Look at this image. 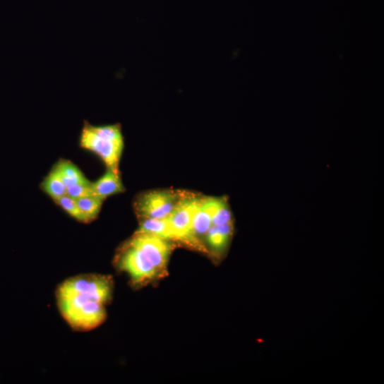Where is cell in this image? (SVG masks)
<instances>
[{"mask_svg":"<svg viewBox=\"0 0 384 384\" xmlns=\"http://www.w3.org/2000/svg\"><path fill=\"white\" fill-rule=\"evenodd\" d=\"M113 293L112 279L107 275L85 274L65 280L56 298L60 312L75 330H90L107 318L106 306Z\"/></svg>","mask_w":384,"mask_h":384,"instance_id":"6da1fadb","label":"cell"},{"mask_svg":"<svg viewBox=\"0 0 384 384\" xmlns=\"http://www.w3.org/2000/svg\"><path fill=\"white\" fill-rule=\"evenodd\" d=\"M42 188L55 202L66 196L67 188L55 168L44 179Z\"/></svg>","mask_w":384,"mask_h":384,"instance_id":"4fadbf2b","label":"cell"},{"mask_svg":"<svg viewBox=\"0 0 384 384\" xmlns=\"http://www.w3.org/2000/svg\"><path fill=\"white\" fill-rule=\"evenodd\" d=\"M56 203L76 220L83 223H88L87 219L79 209L76 200L68 196H65L56 200Z\"/></svg>","mask_w":384,"mask_h":384,"instance_id":"9a60e30c","label":"cell"},{"mask_svg":"<svg viewBox=\"0 0 384 384\" xmlns=\"http://www.w3.org/2000/svg\"><path fill=\"white\" fill-rule=\"evenodd\" d=\"M183 193L171 190H159L142 195L136 203L141 219H165L173 212Z\"/></svg>","mask_w":384,"mask_h":384,"instance_id":"3957f363","label":"cell"},{"mask_svg":"<svg viewBox=\"0 0 384 384\" xmlns=\"http://www.w3.org/2000/svg\"><path fill=\"white\" fill-rule=\"evenodd\" d=\"M66 196L74 200L94 196L92 184L89 181L79 183L67 188Z\"/></svg>","mask_w":384,"mask_h":384,"instance_id":"2e32d148","label":"cell"},{"mask_svg":"<svg viewBox=\"0 0 384 384\" xmlns=\"http://www.w3.org/2000/svg\"><path fill=\"white\" fill-rule=\"evenodd\" d=\"M83 215L90 222L97 217L105 200L95 196L76 200Z\"/></svg>","mask_w":384,"mask_h":384,"instance_id":"5bb4252c","label":"cell"},{"mask_svg":"<svg viewBox=\"0 0 384 384\" xmlns=\"http://www.w3.org/2000/svg\"><path fill=\"white\" fill-rule=\"evenodd\" d=\"M129 241L148 258L161 275L166 273L170 255L174 248L173 241L144 234H135Z\"/></svg>","mask_w":384,"mask_h":384,"instance_id":"8992f818","label":"cell"},{"mask_svg":"<svg viewBox=\"0 0 384 384\" xmlns=\"http://www.w3.org/2000/svg\"><path fill=\"white\" fill-rule=\"evenodd\" d=\"M198 200V197L183 194L177 205L167 217L176 241L195 249L197 248L192 239L191 230Z\"/></svg>","mask_w":384,"mask_h":384,"instance_id":"5b68a950","label":"cell"},{"mask_svg":"<svg viewBox=\"0 0 384 384\" xmlns=\"http://www.w3.org/2000/svg\"><path fill=\"white\" fill-rule=\"evenodd\" d=\"M54 168L66 188L79 183L88 181L81 171L71 162L61 160Z\"/></svg>","mask_w":384,"mask_h":384,"instance_id":"7c38bea8","label":"cell"},{"mask_svg":"<svg viewBox=\"0 0 384 384\" xmlns=\"http://www.w3.org/2000/svg\"><path fill=\"white\" fill-rule=\"evenodd\" d=\"M205 202L210 212L212 225L220 226L234 222L227 197L205 198Z\"/></svg>","mask_w":384,"mask_h":384,"instance_id":"30bf717a","label":"cell"},{"mask_svg":"<svg viewBox=\"0 0 384 384\" xmlns=\"http://www.w3.org/2000/svg\"><path fill=\"white\" fill-rule=\"evenodd\" d=\"M136 234L155 236L171 241H176L167 218L141 219L139 229Z\"/></svg>","mask_w":384,"mask_h":384,"instance_id":"8fae6325","label":"cell"},{"mask_svg":"<svg viewBox=\"0 0 384 384\" xmlns=\"http://www.w3.org/2000/svg\"><path fill=\"white\" fill-rule=\"evenodd\" d=\"M117 264L136 285L146 284L161 275L143 252L129 241L120 251Z\"/></svg>","mask_w":384,"mask_h":384,"instance_id":"7a4b0ae2","label":"cell"},{"mask_svg":"<svg viewBox=\"0 0 384 384\" xmlns=\"http://www.w3.org/2000/svg\"><path fill=\"white\" fill-rule=\"evenodd\" d=\"M81 148L98 155L109 169L119 172V166L124 145L119 144L97 133L85 121L80 135Z\"/></svg>","mask_w":384,"mask_h":384,"instance_id":"277c9868","label":"cell"},{"mask_svg":"<svg viewBox=\"0 0 384 384\" xmlns=\"http://www.w3.org/2000/svg\"><path fill=\"white\" fill-rule=\"evenodd\" d=\"M234 234L235 222L211 227L205 239L216 258L222 259L227 255Z\"/></svg>","mask_w":384,"mask_h":384,"instance_id":"52a82bcc","label":"cell"},{"mask_svg":"<svg viewBox=\"0 0 384 384\" xmlns=\"http://www.w3.org/2000/svg\"><path fill=\"white\" fill-rule=\"evenodd\" d=\"M212 226V217L205 202V198H199L197 208L192 222L191 235L198 251L207 253L208 249L203 241Z\"/></svg>","mask_w":384,"mask_h":384,"instance_id":"ba28073f","label":"cell"},{"mask_svg":"<svg viewBox=\"0 0 384 384\" xmlns=\"http://www.w3.org/2000/svg\"><path fill=\"white\" fill-rule=\"evenodd\" d=\"M91 184L94 196L104 200L122 193L125 190L119 172L112 169H108L100 179Z\"/></svg>","mask_w":384,"mask_h":384,"instance_id":"9c48e42d","label":"cell"}]
</instances>
